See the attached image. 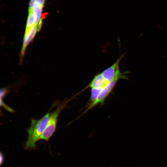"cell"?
Masks as SVG:
<instances>
[{
  "label": "cell",
  "mask_w": 167,
  "mask_h": 167,
  "mask_svg": "<svg viewBox=\"0 0 167 167\" xmlns=\"http://www.w3.org/2000/svg\"><path fill=\"white\" fill-rule=\"evenodd\" d=\"M4 160V156L2 153L1 152L0 155V165H1L3 163Z\"/></svg>",
  "instance_id": "cell-11"
},
{
  "label": "cell",
  "mask_w": 167,
  "mask_h": 167,
  "mask_svg": "<svg viewBox=\"0 0 167 167\" xmlns=\"http://www.w3.org/2000/svg\"><path fill=\"white\" fill-rule=\"evenodd\" d=\"M48 112L39 119H32L28 130V137L24 147L26 149H34L36 143L44 131L49 115Z\"/></svg>",
  "instance_id": "cell-1"
},
{
  "label": "cell",
  "mask_w": 167,
  "mask_h": 167,
  "mask_svg": "<svg viewBox=\"0 0 167 167\" xmlns=\"http://www.w3.org/2000/svg\"><path fill=\"white\" fill-rule=\"evenodd\" d=\"M45 2V0H30L28 9H31L35 3L39 4L43 6Z\"/></svg>",
  "instance_id": "cell-10"
},
{
  "label": "cell",
  "mask_w": 167,
  "mask_h": 167,
  "mask_svg": "<svg viewBox=\"0 0 167 167\" xmlns=\"http://www.w3.org/2000/svg\"><path fill=\"white\" fill-rule=\"evenodd\" d=\"M102 88H91V95L90 99V104L94 102L97 98Z\"/></svg>",
  "instance_id": "cell-9"
},
{
  "label": "cell",
  "mask_w": 167,
  "mask_h": 167,
  "mask_svg": "<svg viewBox=\"0 0 167 167\" xmlns=\"http://www.w3.org/2000/svg\"><path fill=\"white\" fill-rule=\"evenodd\" d=\"M72 98L64 101L59 105L51 113L49 114L47 123L45 128L41 135L39 140L46 141L49 140L55 131L58 118L59 114Z\"/></svg>",
  "instance_id": "cell-2"
},
{
  "label": "cell",
  "mask_w": 167,
  "mask_h": 167,
  "mask_svg": "<svg viewBox=\"0 0 167 167\" xmlns=\"http://www.w3.org/2000/svg\"><path fill=\"white\" fill-rule=\"evenodd\" d=\"M107 83L105 81L101 73L96 75L91 82L83 91L88 88H103Z\"/></svg>",
  "instance_id": "cell-6"
},
{
  "label": "cell",
  "mask_w": 167,
  "mask_h": 167,
  "mask_svg": "<svg viewBox=\"0 0 167 167\" xmlns=\"http://www.w3.org/2000/svg\"><path fill=\"white\" fill-rule=\"evenodd\" d=\"M123 79L122 76L119 74L115 75L114 79L108 83L102 89L96 100L89 105L87 109L82 114L83 115L97 105L104 104L106 98L109 94L118 80Z\"/></svg>",
  "instance_id": "cell-3"
},
{
  "label": "cell",
  "mask_w": 167,
  "mask_h": 167,
  "mask_svg": "<svg viewBox=\"0 0 167 167\" xmlns=\"http://www.w3.org/2000/svg\"><path fill=\"white\" fill-rule=\"evenodd\" d=\"M28 12L25 32L27 31L36 25L35 18L32 12L30 11H28Z\"/></svg>",
  "instance_id": "cell-8"
},
{
  "label": "cell",
  "mask_w": 167,
  "mask_h": 167,
  "mask_svg": "<svg viewBox=\"0 0 167 167\" xmlns=\"http://www.w3.org/2000/svg\"><path fill=\"white\" fill-rule=\"evenodd\" d=\"M125 54V53H124L122 54L112 66L104 70L101 73L105 81L107 83L114 79L117 68L119 66L120 62Z\"/></svg>",
  "instance_id": "cell-4"
},
{
  "label": "cell",
  "mask_w": 167,
  "mask_h": 167,
  "mask_svg": "<svg viewBox=\"0 0 167 167\" xmlns=\"http://www.w3.org/2000/svg\"><path fill=\"white\" fill-rule=\"evenodd\" d=\"M39 30L38 26L35 25L28 31L25 32L21 53L22 57L24 56L27 46L34 38L37 31Z\"/></svg>",
  "instance_id": "cell-5"
},
{
  "label": "cell",
  "mask_w": 167,
  "mask_h": 167,
  "mask_svg": "<svg viewBox=\"0 0 167 167\" xmlns=\"http://www.w3.org/2000/svg\"><path fill=\"white\" fill-rule=\"evenodd\" d=\"M43 6L37 3H35L31 9L29 11H31L35 18V24L38 26L40 29L42 24L41 15Z\"/></svg>",
  "instance_id": "cell-7"
}]
</instances>
